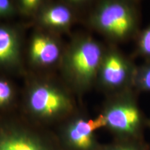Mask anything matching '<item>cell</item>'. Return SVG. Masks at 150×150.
<instances>
[{"instance_id": "7c38bea8", "label": "cell", "mask_w": 150, "mask_h": 150, "mask_svg": "<svg viewBox=\"0 0 150 150\" xmlns=\"http://www.w3.org/2000/svg\"><path fill=\"white\" fill-rule=\"evenodd\" d=\"M39 0H22L16 3L18 11L24 14H36L43 5Z\"/></svg>"}, {"instance_id": "5bb4252c", "label": "cell", "mask_w": 150, "mask_h": 150, "mask_svg": "<svg viewBox=\"0 0 150 150\" xmlns=\"http://www.w3.org/2000/svg\"><path fill=\"white\" fill-rule=\"evenodd\" d=\"M102 150H142V149L135 145H127V144H119V145L109 146V147L104 148V149H103Z\"/></svg>"}, {"instance_id": "8992f818", "label": "cell", "mask_w": 150, "mask_h": 150, "mask_svg": "<svg viewBox=\"0 0 150 150\" xmlns=\"http://www.w3.org/2000/svg\"><path fill=\"white\" fill-rule=\"evenodd\" d=\"M95 22L104 32L119 38L125 36L132 26V18L127 7L115 2L101 7L95 16Z\"/></svg>"}, {"instance_id": "4fadbf2b", "label": "cell", "mask_w": 150, "mask_h": 150, "mask_svg": "<svg viewBox=\"0 0 150 150\" xmlns=\"http://www.w3.org/2000/svg\"><path fill=\"white\" fill-rule=\"evenodd\" d=\"M18 11L16 3L8 0H0V18H8Z\"/></svg>"}, {"instance_id": "6da1fadb", "label": "cell", "mask_w": 150, "mask_h": 150, "mask_svg": "<svg viewBox=\"0 0 150 150\" xmlns=\"http://www.w3.org/2000/svg\"><path fill=\"white\" fill-rule=\"evenodd\" d=\"M27 114L39 122H53L67 117L74 111V102L65 86L47 79L29 82L24 95Z\"/></svg>"}, {"instance_id": "7a4b0ae2", "label": "cell", "mask_w": 150, "mask_h": 150, "mask_svg": "<svg viewBox=\"0 0 150 150\" xmlns=\"http://www.w3.org/2000/svg\"><path fill=\"white\" fill-rule=\"evenodd\" d=\"M102 59L98 43L87 37L73 39L65 49L61 63L65 81L74 91H81L93 81Z\"/></svg>"}, {"instance_id": "2e32d148", "label": "cell", "mask_w": 150, "mask_h": 150, "mask_svg": "<svg viewBox=\"0 0 150 150\" xmlns=\"http://www.w3.org/2000/svg\"><path fill=\"white\" fill-rule=\"evenodd\" d=\"M144 85L148 89H150V69L145 73L143 78Z\"/></svg>"}, {"instance_id": "ba28073f", "label": "cell", "mask_w": 150, "mask_h": 150, "mask_svg": "<svg viewBox=\"0 0 150 150\" xmlns=\"http://www.w3.org/2000/svg\"><path fill=\"white\" fill-rule=\"evenodd\" d=\"M42 29L48 31H65L75 20L74 8L64 3L43 4L36 13Z\"/></svg>"}, {"instance_id": "8fae6325", "label": "cell", "mask_w": 150, "mask_h": 150, "mask_svg": "<svg viewBox=\"0 0 150 150\" xmlns=\"http://www.w3.org/2000/svg\"><path fill=\"white\" fill-rule=\"evenodd\" d=\"M16 99L15 87L9 80L0 76V112L8 110Z\"/></svg>"}, {"instance_id": "52a82bcc", "label": "cell", "mask_w": 150, "mask_h": 150, "mask_svg": "<svg viewBox=\"0 0 150 150\" xmlns=\"http://www.w3.org/2000/svg\"><path fill=\"white\" fill-rule=\"evenodd\" d=\"M22 41L20 31L0 23V72H16L22 65Z\"/></svg>"}, {"instance_id": "9c48e42d", "label": "cell", "mask_w": 150, "mask_h": 150, "mask_svg": "<svg viewBox=\"0 0 150 150\" xmlns=\"http://www.w3.org/2000/svg\"><path fill=\"white\" fill-rule=\"evenodd\" d=\"M102 115L104 127H108L120 134H134L140 123L138 110L133 106L126 104L113 105Z\"/></svg>"}, {"instance_id": "9a60e30c", "label": "cell", "mask_w": 150, "mask_h": 150, "mask_svg": "<svg viewBox=\"0 0 150 150\" xmlns=\"http://www.w3.org/2000/svg\"><path fill=\"white\" fill-rule=\"evenodd\" d=\"M141 44L144 52L150 54V29L148 30L143 35Z\"/></svg>"}, {"instance_id": "30bf717a", "label": "cell", "mask_w": 150, "mask_h": 150, "mask_svg": "<svg viewBox=\"0 0 150 150\" xmlns=\"http://www.w3.org/2000/svg\"><path fill=\"white\" fill-rule=\"evenodd\" d=\"M101 64V78L105 85L117 87L125 82L127 69L125 62L119 56L115 54H109Z\"/></svg>"}, {"instance_id": "5b68a950", "label": "cell", "mask_w": 150, "mask_h": 150, "mask_svg": "<svg viewBox=\"0 0 150 150\" xmlns=\"http://www.w3.org/2000/svg\"><path fill=\"white\" fill-rule=\"evenodd\" d=\"M65 49L60 41L47 31H37L31 37L28 49L31 65L38 68H50L61 63Z\"/></svg>"}, {"instance_id": "277c9868", "label": "cell", "mask_w": 150, "mask_h": 150, "mask_svg": "<svg viewBox=\"0 0 150 150\" xmlns=\"http://www.w3.org/2000/svg\"><path fill=\"white\" fill-rule=\"evenodd\" d=\"M102 127L104 122L102 115L95 120L74 117L63 128L62 141L69 150H97L94 132Z\"/></svg>"}, {"instance_id": "3957f363", "label": "cell", "mask_w": 150, "mask_h": 150, "mask_svg": "<svg viewBox=\"0 0 150 150\" xmlns=\"http://www.w3.org/2000/svg\"><path fill=\"white\" fill-rule=\"evenodd\" d=\"M0 150H61L52 140L25 125L0 122Z\"/></svg>"}]
</instances>
